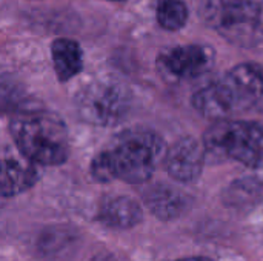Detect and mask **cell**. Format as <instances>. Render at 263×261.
Returning <instances> with one entry per match:
<instances>
[{"instance_id": "8", "label": "cell", "mask_w": 263, "mask_h": 261, "mask_svg": "<svg viewBox=\"0 0 263 261\" xmlns=\"http://www.w3.org/2000/svg\"><path fill=\"white\" fill-rule=\"evenodd\" d=\"M191 102L199 114L216 122L231 120L233 115L243 112L234 88L225 77L199 89Z\"/></svg>"}, {"instance_id": "6", "label": "cell", "mask_w": 263, "mask_h": 261, "mask_svg": "<svg viewBox=\"0 0 263 261\" xmlns=\"http://www.w3.org/2000/svg\"><path fill=\"white\" fill-rule=\"evenodd\" d=\"M216 60L211 46L191 43L165 49L157 57L159 72L170 82H188L206 74Z\"/></svg>"}, {"instance_id": "13", "label": "cell", "mask_w": 263, "mask_h": 261, "mask_svg": "<svg viewBox=\"0 0 263 261\" xmlns=\"http://www.w3.org/2000/svg\"><path fill=\"white\" fill-rule=\"evenodd\" d=\"M51 58L59 82H68L83 69V51L82 46L66 37L55 38L51 43Z\"/></svg>"}, {"instance_id": "12", "label": "cell", "mask_w": 263, "mask_h": 261, "mask_svg": "<svg viewBox=\"0 0 263 261\" xmlns=\"http://www.w3.org/2000/svg\"><path fill=\"white\" fill-rule=\"evenodd\" d=\"M97 218L108 228L129 229L142 222L143 211L136 200L125 195H116L108 197L100 203Z\"/></svg>"}, {"instance_id": "1", "label": "cell", "mask_w": 263, "mask_h": 261, "mask_svg": "<svg viewBox=\"0 0 263 261\" xmlns=\"http://www.w3.org/2000/svg\"><path fill=\"white\" fill-rule=\"evenodd\" d=\"M166 146L162 137L146 128H131L119 132L92 158L91 177L96 182L120 180L131 185L148 182L160 162Z\"/></svg>"}, {"instance_id": "15", "label": "cell", "mask_w": 263, "mask_h": 261, "mask_svg": "<svg viewBox=\"0 0 263 261\" xmlns=\"http://www.w3.org/2000/svg\"><path fill=\"white\" fill-rule=\"evenodd\" d=\"M177 261H213L211 258H206V257H190V258H182V260Z\"/></svg>"}, {"instance_id": "10", "label": "cell", "mask_w": 263, "mask_h": 261, "mask_svg": "<svg viewBox=\"0 0 263 261\" xmlns=\"http://www.w3.org/2000/svg\"><path fill=\"white\" fill-rule=\"evenodd\" d=\"M31 160L20 152L15 154L8 148L3 149L2 157V197H15L35 185L39 172Z\"/></svg>"}, {"instance_id": "16", "label": "cell", "mask_w": 263, "mask_h": 261, "mask_svg": "<svg viewBox=\"0 0 263 261\" xmlns=\"http://www.w3.org/2000/svg\"><path fill=\"white\" fill-rule=\"evenodd\" d=\"M109 2H125V0H109Z\"/></svg>"}, {"instance_id": "2", "label": "cell", "mask_w": 263, "mask_h": 261, "mask_svg": "<svg viewBox=\"0 0 263 261\" xmlns=\"http://www.w3.org/2000/svg\"><path fill=\"white\" fill-rule=\"evenodd\" d=\"M17 151L37 165L57 166L69 155V138L65 122L54 112L23 109L9 122Z\"/></svg>"}, {"instance_id": "4", "label": "cell", "mask_w": 263, "mask_h": 261, "mask_svg": "<svg viewBox=\"0 0 263 261\" xmlns=\"http://www.w3.org/2000/svg\"><path fill=\"white\" fill-rule=\"evenodd\" d=\"M263 0H216L203 6V17L228 42L253 46L260 42Z\"/></svg>"}, {"instance_id": "11", "label": "cell", "mask_w": 263, "mask_h": 261, "mask_svg": "<svg viewBox=\"0 0 263 261\" xmlns=\"http://www.w3.org/2000/svg\"><path fill=\"white\" fill-rule=\"evenodd\" d=\"M143 202L154 217L165 222L180 217L191 206V197L166 185H154L146 189Z\"/></svg>"}, {"instance_id": "5", "label": "cell", "mask_w": 263, "mask_h": 261, "mask_svg": "<svg viewBox=\"0 0 263 261\" xmlns=\"http://www.w3.org/2000/svg\"><path fill=\"white\" fill-rule=\"evenodd\" d=\"M131 105L128 89L116 80H97L85 86L77 98L79 115L96 126H112L122 122Z\"/></svg>"}, {"instance_id": "9", "label": "cell", "mask_w": 263, "mask_h": 261, "mask_svg": "<svg viewBox=\"0 0 263 261\" xmlns=\"http://www.w3.org/2000/svg\"><path fill=\"white\" fill-rule=\"evenodd\" d=\"M225 78L234 88L243 111L254 109L263 114V66L256 62L239 63Z\"/></svg>"}, {"instance_id": "7", "label": "cell", "mask_w": 263, "mask_h": 261, "mask_svg": "<svg viewBox=\"0 0 263 261\" xmlns=\"http://www.w3.org/2000/svg\"><path fill=\"white\" fill-rule=\"evenodd\" d=\"M206 160L205 145L193 137L179 138L165 155V169L171 178L188 185L199 180Z\"/></svg>"}, {"instance_id": "3", "label": "cell", "mask_w": 263, "mask_h": 261, "mask_svg": "<svg viewBox=\"0 0 263 261\" xmlns=\"http://www.w3.org/2000/svg\"><path fill=\"white\" fill-rule=\"evenodd\" d=\"M206 154L263 169V125L245 120L216 122L203 137Z\"/></svg>"}, {"instance_id": "14", "label": "cell", "mask_w": 263, "mask_h": 261, "mask_svg": "<svg viewBox=\"0 0 263 261\" xmlns=\"http://www.w3.org/2000/svg\"><path fill=\"white\" fill-rule=\"evenodd\" d=\"M188 17L190 11L183 0H159L156 18L160 28L166 31H179L186 25Z\"/></svg>"}]
</instances>
